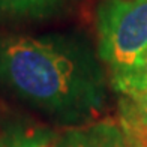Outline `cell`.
<instances>
[{"label":"cell","instance_id":"obj_3","mask_svg":"<svg viewBox=\"0 0 147 147\" xmlns=\"http://www.w3.org/2000/svg\"><path fill=\"white\" fill-rule=\"evenodd\" d=\"M53 147H129L120 123L98 120L71 126L54 135Z\"/></svg>","mask_w":147,"mask_h":147},{"label":"cell","instance_id":"obj_6","mask_svg":"<svg viewBox=\"0 0 147 147\" xmlns=\"http://www.w3.org/2000/svg\"><path fill=\"white\" fill-rule=\"evenodd\" d=\"M54 135L41 131H14L0 138V147H53Z\"/></svg>","mask_w":147,"mask_h":147},{"label":"cell","instance_id":"obj_4","mask_svg":"<svg viewBox=\"0 0 147 147\" xmlns=\"http://www.w3.org/2000/svg\"><path fill=\"white\" fill-rule=\"evenodd\" d=\"M74 0H0V18L35 21L60 15Z\"/></svg>","mask_w":147,"mask_h":147},{"label":"cell","instance_id":"obj_2","mask_svg":"<svg viewBox=\"0 0 147 147\" xmlns=\"http://www.w3.org/2000/svg\"><path fill=\"white\" fill-rule=\"evenodd\" d=\"M96 32L98 56L110 74L131 68L147 51V0H102Z\"/></svg>","mask_w":147,"mask_h":147},{"label":"cell","instance_id":"obj_1","mask_svg":"<svg viewBox=\"0 0 147 147\" xmlns=\"http://www.w3.org/2000/svg\"><path fill=\"white\" fill-rule=\"evenodd\" d=\"M0 83L69 128L93 122L107 99L98 57L72 35L0 38Z\"/></svg>","mask_w":147,"mask_h":147},{"label":"cell","instance_id":"obj_5","mask_svg":"<svg viewBox=\"0 0 147 147\" xmlns=\"http://www.w3.org/2000/svg\"><path fill=\"white\" fill-rule=\"evenodd\" d=\"M111 84L120 95L147 92V51L131 68L111 74Z\"/></svg>","mask_w":147,"mask_h":147}]
</instances>
